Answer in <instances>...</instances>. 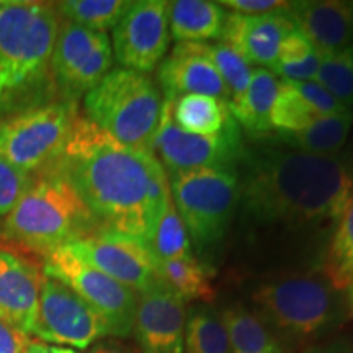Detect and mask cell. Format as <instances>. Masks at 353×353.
<instances>
[{"label":"cell","instance_id":"obj_4","mask_svg":"<svg viewBox=\"0 0 353 353\" xmlns=\"http://www.w3.org/2000/svg\"><path fill=\"white\" fill-rule=\"evenodd\" d=\"M97 231L94 216L76 188L52 167L33 175L30 188L2 223V236L12 249L41 259Z\"/></svg>","mask_w":353,"mask_h":353},{"label":"cell","instance_id":"obj_13","mask_svg":"<svg viewBox=\"0 0 353 353\" xmlns=\"http://www.w3.org/2000/svg\"><path fill=\"white\" fill-rule=\"evenodd\" d=\"M113 57L125 69L148 74L159 68L170 44L169 2L136 0L113 26Z\"/></svg>","mask_w":353,"mask_h":353},{"label":"cell","instance_id":"obj_33","mask_svg":"<svg viewBox=\"0 0 353 353\" xmlns=\"http://www.w3.org/2000/svg\"><path fill=\"white\" fill-rule=\"evenodd\" d=\"M203 54L218 69L219 76L226 83L231 100L239 97L249 85L252 77V65L241 54H237L231 46L223 41L218 43H198ZM229 100V101H231Z\"/></svg>","mask_w":353,"mask_h":353},{"label":"cell","instance_id":"obj_11","mask_svg":"<svg viewBox=\"0 0 353 353\" xmlns=\"http://www.w3.org/2000/svg\"><path fill=\"white\" fill-rule=\"evenodd\" d=\"M154 154L169 174L174 170L203 167L234 169V165L244 157L245 148L241 126L234 118L216 134H193L175 125L172 118V100L164 99V112L154 144Z\"/></svg>","mask_w":353,"mask_h":353},{"label":"cell","instance_id":"obj_18","mask_svg":"<svg viewBox=\"0 0 353 353\" xmlns=\"http://www.w3.org/2000/svg\"><path fill=\"white\" fill-rule=\"evenodd\" d=\"M157 82L169 100L180 95H206L226 103L231 100L223 77L198 43H176L169 57L159 64Z\"/></svg>","mask_w":353,"mask_h":353},{"label":"cell","instance_id":"obj_24","mask_svg":"<svg viewBox=\"0 0 353 353\" xmlns=\"http://www.w3.org/2000/svg\"><path fill=\"white\" fill-rule=\"evenodd\" d=\"M175 125L193 134H216L232 120L229 103L206 95H180L172 100Z\"/></svg>","mask_w":353,"mask_h":353},{"label":"cell","instance_id":"obj_40","mask_svg":"<svg viewBox=\"0 0 353 353\" xmlns=\"http://www.w3.org/2000/svg\"><path fill=\"white\" fill-rule=\"evenodd\" d=\"M347 303H348V312H350V317H353V281L347 288Z\"/></svg>","mask_w":353,"mask_h":353},{"label":"cell","instance_id":"obj_23","mask_svg":"<svg viewBox=\"0 0 353 353\" xmlns=\"http://www.w3.org/2000/svg\"><path fill=\"white\" fill-rule=\"evenodd\" d=\"M352 123V112L332 114V117H319L303 131L276 134V138L301 152L317 154V156H335L345 144Z\"/></svg>","mask_w":353,"mask_h":353},{"label":"cell","instance_id":"obj_19","mask_svg":"<svg viewBox=\"0 0 353 353\" xmlns=\"http://www.w3.org/2000/svg\"><path fill=\"white\" fill-rule=\"evenodd\" d=\"M291 19L321 52L353 46V3L341 0L291 2Z\"/></svg>","mask_w":353,"mask_h":353},{"label":"cell","instance_id":"obj_36","mask_svg":"<svg viewBox=\"0 0 353 353\" xmlns=\"http://www.w3.org/2000/svg\"><path fill=\"white\" fill-rule=\"evenodd\" d=\"M221 7H226V10L242 15H262L281 8H288L291 2H281V0H221L218 2Z\"/></svg>","mask_w":353,"mask_h":353},{"label":"cell","instance_id":"obj_41","mask_svg":"<svg viewBox=\"0 0 353 353\" xmlns=\"http://www.w3.org/2000/svg\"><path fill=\"white\" fill-rule=\"evenodd\" d=\"M51 353H81L77 350H74V348H69V347H51Z\"/></svg>","mask_w":353,"mask_h":353},{"label":"cell","instance_id":"obj_22","mask_svg":"<svg viewBox=\"0 0 353 353\" xmlns=\"http://www.w3.org/2000/svg\"><path fill=\"white\" fill-rule=\"evenodd\" d=\"M219 317L232 353H285L275 334L242 304L224 307Z\"/></svg>","mask_w":353,"mask_h":353},{"label":"cell","instance_id":"obj_21","mask_svg":"<svg viewBox=\"0 0 353 353\" xmlns=\"http://www.w3.org/2000/svg\"><path fill=\"white\" fill-rule=\"evenodd\" d=\"M228 13L210 0L169 2L170 38L179 43H210L223 33Z\"/></svg>","mask_w":353,"mask_h":353},{"label":"cell","instance_id":"obj_10","mask_svg":"<svg viewBox=\"0 0 353 353\" xmlns=\"http://www.w3.org/2000/svg\"><path fill=\"white\" fill-rule=\"evenodd\" d=\"M107 33L61 21L51 54V81L61 99L76 101L99 85L113 68Z\"/></svg>","mask_w":353,"mask_h":353},{"label":"cell","instance_id":"obj_29","mask_svg":"<svg viewBox=\"0 0 353 353\" xmlns=\"http://www.w3.org/2000/svg\"><path fill=\"white\" fill-rule=\"evenodd\" d=\"M61 20L105 33L118 23L130 6L125 0H64L56 2Z\"/></svg>","mask_w":353,"mask_h":353},{"label":"cell","instance_id":"obj_1","mask_svg":"<svg viewBox=\"0 0 353 353\" xmlns=\"http://www.w3.org/2000/svg\"><path fill=\"white\" fill-rule=\"evenodd\" d=\"M52 169L76 188L99 231L144 244L170 198L169 176L156 154L125 148L81 113Z\"/></svg>","mask_w":353,"mask_h":353},{"label":"cell","instance_id":"obj_16","mask_svg":"<svg viewBox=\"0 0 353 353\" xmlns=\"http://www.w3.org/2000/svg\"><path fill=\"white\" fill-rule=\"evenodd\" d=\"M43 278V263L33 255L0 247V322L33 335Z\"/></svg>","mask_w":353,"mask_h":353},{"label":"cell","instance_id":"obj_8","mask_svg":"<svg viewBox=\"0 0 353 353\" xmlns=\"http://www.w3.org/2000/svg\"><path fill=\"white\" fill-rule=\"evenodd\" d=\"M252 301L268 329L296 342L316 337L334 316V288L325 276L291 275L268 281L254 291Z\"/></svg>","mask_w":353,"mask_h":353},{"label":"cell","instance_id":"obj_27","mask_svg":"<svg viewBox=\"0 0 353 353\" xmlns=\"http://www.w3.org/2000/svg\"><path fill=\"white\" fill-rule=\"evenodd\" d=\"M322 61V52L298 28L281 41L272 72L286 81H314Z\"/></svg>","mask_w":353,"mask_h":353},{"label":"cell","instance_id":"obj_26","mask_svg":"<svg viewBox=\"0 0 353 353\" xmlns=\"http://www.w3.org/2000/svg\"><path fill=\"white\" fill-rule=\"evenodd\" d=\"M322 273L334 290H347L353 281V195L330 239Z\"/></svg>","mask_w":353,"mask_h":353},{"label":"cell","instance_id":"obj_20","mask_svg":"<svg viewBox=\"0 0 353 353\" xmlns=\"http://www.w3.org/2000/svg\"><path fill=\"white\" fill-rule=\"evenodd\" d=\"M280 81L272 70L257 68L247 88L229 101V112L237 125L250 136H265L272 132L270 113L275 103Z\"/></svg>","mask_w":353,"mask_h":353},{"label":"cell","instance_id":"obj_17","mask_svg":"<svg viewBox=\"0 0 353 353\" xmlns=\"http://www.w3.org/2000/svg\"><path fill=\"white\" fill-rule=\"evenodd\" d=\"M291 6V3H290ZM296 28L290 7L262 15L228 13L221 41L229 44L250 65L272 70L276 63L281 41Z\"/></svg>","mask_w":353,"mask_h":353},{"label":"cell","instance_id":"obj_9","mask_svg":"<svg viewBox=\"0 0 353 353\" xmlns=\"http://www.w3.org/2000/svg\"><path fill=\"white\" fill-rule=\"evenodd\" d=\"M43 273L76 291L107 322L110 335L126 339L134 327L138 293L76 257L68 247L43 259Z\"/></svg>","mask_w":353,"mask_h":353},{"label":"cell","instance_id":"obj_3","mask_svg":"<svg viewBox=\"0 0 353 353\" xmlns=\"http://www.w3.org/2000/svg\"><path fill=\"white\" fill-rule=\"evenodd\" d=\"M59 26L54 3L8 0L0 13V110L15 113L38 105L37 95L52 85L50 64Z\"/></svg>","mask_w":353,"mask_h":353},{"label":"cell","instance_id":"obj_34","mask_svg":"<svg viewBox=\"0 0 353 353\" xmlns=\"http://www.w3.org/2000/svg\"><path fill=\"white\" fill-rule=\"evenodd\" d=\"M33 182V175L26 174L0 154V218L10 213Z\"/></svg>","mask_w":353,"mask_h":353},{"label":"cell","instance_id":"obj_12","mask_svg":"<svg viewBox=\"0 0 353 353\" xmlns=\"http://www.w3.org/2000/svg\"><path fill=\"white\" fill-rule=\"evenodd\" d=\"M33 335L57 347L88 348L110 337V329L76 291L44 275Z\"/></svg>","mask_w":353,"mask_h":353},{"label":"cell","instance_id":"obj_37","mask_svg":"<svg viewBox=\"0 0 353 353\" xmlns=\"http://www.w3.org/2000/svg\"><path fill=\"white\" fill-rule=\"evenodd\" d=\"M28 342V335L0 322V353H21Z\"/></svg>","mask_w":353,"mask_h":353},{"label":"cell","instance_id":"obj_31","mask_svg":"<svg viewBox=\"0 0 353 353\" xmlns=\"http://www.w3.org/2000/svg\"><path fill=\"white\" fill-rule=\"evenodd\" d=\"M314 81L330 92L343 107H353V46L334 52H322Z\"/></svg>","mask_w":353,"mask_h":353},{"label":"cell","instance_id":"obj_28","mask_svg":"<svg viewBox=\"0 0 353 353\" xmlns=\"http://www.w3.org/2000/svg\"><path fill=\"white\" fill-rule=\"evenodd\" d=\"M145 245L149 247L157 263L192 255V242L187 228L172 201V195Z\"/></svg>","mask_w":353,"mask_h":353},{"label":"cell","instance_id":"obj_32","mask_svg":"<svg viewBox=\"0 0 353 353\" xmlns=\"http://www.w3.org/2000/svg\"><path fill=\"white\" fill-rule=\"evenodd\" d=\"M319 117L321 114H317L314 108L309 107L301 99V95L285 79L280 81V88H278L270 113L272 130L276 131V134L303 131Z\"/></svg>","mask_w":353,"mask_h":353},{"label":"cell","instance_id":"obj_42","mask_svg":"<svg viewBox=\"0 0 353 353\" xmlns=\"http://www.w3.org/2000/svg\"><path fill=\"white\" fill-rule=\"evenodd\" d=\"M7 3H8V0H0V13H2L3 8L7 7Z\"/></svg>","mask_w":353,"mask_h":353},{"label":"cell","instance_id":"obj_5","mask_svg":"<svg viewBox=\"0 0 353 353\" xmlns=\"http://www.w3.org/2000/svg\"><path fill=\"white\" fill-rule=\"evenodd\" d=\"M83 114L132 151L154 154L164 99L148 74L117 68L83 97Z\"/></svg>","mask_w":353,"mask_h":353},{"label":"cell","instance_id":"obj_6","mask_svg":"<svg viewBox=\"0 0 353 353\" xmlns=\"http://www.w3.org/2000/svg\"><path fill=\"white\" fill-rule=\"evenodd\" d=\"M170 195L190 242L198 252L213 249L231 226L241 200V182L236 169L203 167L167 174Z\"/></svg>","mask_w":353,"mask_h":353},{"label":"cell","instance_id":"obj_15","mask_svg":"<svg viewBox=\"0 0 353 353\" xmlns=\"http://www.w3.org/2000/svg\"><path fill=\"white\" fill-rule=\"evenodd\" d=\"M185 301L162 278L138 293L132 334L141 353H185Z\"/></svg>","mask_w":353,"mask_h":353},{"label":"cell","instance_id":"obj_30","mask_svg":"<svg viewBox=\"0 0 353 353\" xmlns=\"http://www.w3.org/2000/svg\"><path fill=\"white\" fill-rule=\"evenodd\" d=\"M185 353H232L221 317L208 309L190 314L185 329Z\"/></svg>","mask_w":353,"mask_h":353},{"label":"cell","instance_id":"obj_14","mask_svg":"<svg viewBox=\"0 0 353 353\" xmlns=\"http://www.w3.org/2000/svg\"><path fill=\"white\" fill-rule=\"evenodd\" d=\"M65 247L90 267L136 293L148 290L161 280L157 260L149 247L134 237L97 231L69 242Z\"/></svg>","mask_w":353,"mask_h":353},{"label":"cell","instance_id":"obj_25","mask_svg":"<svg viewBox=\"0 0 353 353\" xmlns=\"http://www.w3.org/2000/svg\"><path fill=\"white\" fill-rule=\"evenodd\" d=\"M159 275L172 290L183 299L190 301H213L216 290L213 283V272L201 263L195 255L161 262Z\"/></svg>","mask_w":353,"mask_h":353},{"label":"cell","instance_id":"obj_39","mask_svg":"<svg viewBox=\"0 0 353 353\" xmlns=\"http://www.w3.org/2000/svg\"><path fill=\"white\" fill-rule=\"evenodd\" d=\"M21 353H51V347L46 345L44 342L30 341L28 345L25 347V350Z\"/></svg>","mask_w":353,"mask_h":353},{"label":"cell","instance_id":"obj_2","mask_svg":"<svg viewBox=\"0 0 353 353\" xmlns=\"http://www.w3.org/2000/svg\"><path fill=\"white\" fill-rule=\"evenodd\" d=\"M352 195L345 156L268 151L250 164L239 201L257 223L304 228L337 224Z\"/></svg>","mask_w":353,"mask_h":353},{"label":"cell","instance_id":"obj_35","mask_svg":"<svg viewBox=\"0 0 353 353\" xmlns=\"http://www.w3.org/2000/svg\"><path fill=\"white\" fill-rule=\"evenodd\" d=\"M286 81V79H285ZM294 90L301 95L311 108L321 117H332V114H342L350 112V108L343 107L330 92L325 90L321 83L316 81H286Z\"/></svg>","mask_w":353,"mask_h":353},{"label":"cell","instance_id":"obj_7","mask_svg":"<svg viewBox=\"0 0 353 353\" xmlns=\"http://www.w3.org/2000/svg\"><path fill=\"white\" fill-rule=\"evenodd\" d=\"M76 101H46L0 118V154L30 175L51 169L63 156L74 121Z\"/></svg>","mask_w":353,"mask_h":353},{"label":"cell","instance_id":"obj_38","mask_svg":"<svg viewBox=\"0 0 353 353\" xmlns=\"http://www.w3.org/2000/svg\"><path fill=\"white\" fill-rule=\"evenodd\" d=\"M88 353H141V352L138 348L118 341V339H105V341L95 342Z\"/></svg>","mask_w":353,"mask_h":353}]
</instances>
